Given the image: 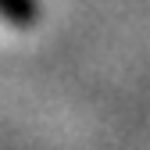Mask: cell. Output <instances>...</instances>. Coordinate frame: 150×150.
I'll return each mask as SVG.
<instances>
[{"instance_id": "obj_1", "label": "cell", "mask_w": 150, "mask_h": 150, "mask_svg": "<svg viewBox=\"0 0 150 150\" xmlns=\"http://www.w3.org/2000/svg\"><path fill=\"white\" fill-rule=\"evenodd\" d=\"M0 22L14 29H32L40 22V0H0Z\"/></svg>"}]
</instances>
